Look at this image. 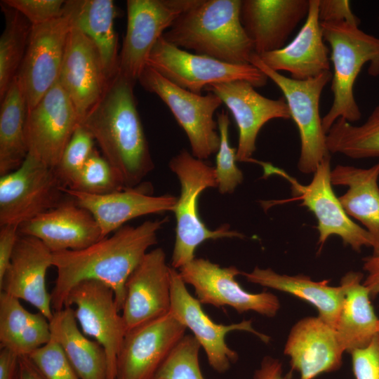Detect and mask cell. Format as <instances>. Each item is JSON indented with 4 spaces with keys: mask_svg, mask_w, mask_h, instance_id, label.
<instances>
[{
    "mask_svg": "<svg viewBox=\"0 0 379 379\" xmlns=\"http://www.w3.org/2000/svg\"><path fill=\"white\" fill-rule=\"evenodd\" d=\"M167 218L147 220L138 226L124 225L92 245L80 250L53 253L57 277L51 295L53 311L65 307L71 289L84 280L99 281L110 287L121 312L125 285L149 247L157 243V233Z\"/></svg>",
    "mask_w": 379,
    "mask_h": 379,
    "instance_id": "6da1fadb",
    "label": "cell"
},
{
    "mask_svg": "<svg viewBox=\"0 0 379 379\" xmlns=\"http://www.w3.org/2000/svg\"><path fill=\"white\" fill-rule=\"evenodd\" d=\"M134 85L118 72L81 124L92 134L125 187L138 185L154 168Z\"/></svg>",
    "mask_w": 379,
    "mask_h": 379,
    "instance_id": "7a4b0ae2",
    "label": "cell"
},
{
    "mask_svg": "<svg viewBox=\"0 0 379 379\" xmlns=\"http://www.w3.org/2000/svg\"><path fill=\"white\" fill-rule=\"evenodd\" d=\"M241 0H199L163 34L184 50L234 64H250L253 46L241 21Z\"/></svg>",
    "mask_w": 379,
    "mask_h": 379,
    "instance_id": "3957f363",
    "label": "cell"
},
{
    "mask_svg": "<svg viewBox=\"0 0 379 379\" xmlns=\"http://www.w3.org/2000/svg\"><path fill=\"white\" fill-rule=\"evenodd\" d=\"M321 26L324 39L331 48L330 62L333 68V100L322 117V126L327 133L339 118L350 123L361 119V113L354 95V83L366 63L368 74L379 76V38L346 22H324Z\"/></svg>",
    "mask_w": 379,
    "mask_h": 379,
    "instance_id": "277c9868",
    "label": "cell"
},
{
    "mask_svg": "<svg viewBox=\"0 0 379 379\" xmlns=\"http://www.w3.org/2000/svg\"><path fill=\"white\" fill-rule=\"evenodd\" d=\"M169 168L180 183V194L173 212L176 220L175 241L171 256V267L179 270L195 258L197 248L210 239L244 238L227 224L209 229L198 213V199L210 187H217L213 166L182 149L169 162Z\"/></svg>",
    "mask_w": 379,
    "mask_h": 379,
    "instance_id": "5b68a950",
    "label": "cell"
},
{
    "mask_svg": "<svg viewBox=\"0 0 379 379\" xmlns=\"http://www.w3.org/2000/svg\"><path fill=\"white\" fill-rule=\"evenodd\" d=\"M250 64L272 80L282 92L291 118L300 135L298 168L302 173H314L319 164L330 157L331 154L326 145L319 103L324 87L332 79V72L326 71L305 80L294 79L270 68L255 53L251 57Z\"/></svg>",
    "mask_w": 379,
    "mask_h": 379,
    "instance_id": "8992f818",
    "label": "cell"
},
{
    "mask_svg": "<svg viewBox=\"0 0 379 379\" xmlns=\"http://www.w3.org/2000/svg\"><path fill=\"white\" fill-rule=\"evenodd\" d=\"M250 162L261 166L264 176L277 175L289 182L293 196L292 200L300 201V205L307 207L317 220L319 250L331 236L339 237L344 245L350 246L357 252H361L364 246L372 247L371 234L346 213L333 190L331 157L319 164L307 185H302L285 171L268 162L253 158Z\"/></svg>",
    "mask_w": 379,
    "mask_h": 379,
    "instance_id": "52a82bcc",
    "label": "cell"
},
{
    "mask_svg": "<svg viewBox=\"0 0 379 379\" xmlns=\"http://www.w3.org/2000/svg\"><path fill=\"white\" fill-rule=\"evenodd\" d=\"M138 81L156 94L168 107L190 142L192 154L205 160L217 153L220 134L214 114L222 104L215 94H196L174 84L153 68L146 66Z\"/></svg>",
    "mask_w": 379,
    "mask_h": 379,
    "instance_id": "ba28073f",
    "label": "cell"
},
{
    "mask_svg": "<svg viewBox=\"0 0 379 379\" xmlns=\"http://www.w3.org/2000/svg\"><path fill=\"white\" fill-rule=\"evenodd\" d=\"M149 66L174 84L201 95L211 84L244 80L255 88L266 85L268 78L251 64L234 65L182 49L161 36L150 53Z\"/></svg>",
    "mask_w": 379,
    "mask_h": 379,
    "instance_id": "9c48e42d",
    "label": "cell"
},
{
    "mask_svg": "<svg viewBox=\"0 0 379 379\" xmlns=\"http://www.w3.org/2000/svg\"><path fill=\"white\" fill-rule=\"evenodd\" d=\"M55 168L28 153L16 170L0 177V226L20 225L58 206L67 194Z\"/></svg>",
    "mask_w": 379,
    "mask_h": 379,
    "instance_id": "30bf717a",
    "label": "cell"
},
{
    "mask_svg": "<svg viewBox=\"0 0 379 379\" xmlns=\"http://www.w3.org/2000/svg\"><path fill=\"white\" fill-rule=\"evenodd\" d=\"M199 0H128L127 25L119 73L135 84L158 40Z\"/></svg>",
    "mask_w": 379,
    "mask_h": 379,
    "instance_id": "8fae6325",
    "label": "cell"
},
{
    "mask_svg": "<svg viewBox=\"0 0 379 379\" xmlns=\"http://www.w3.org/2000/svg\"><path fill=\"white\" fill-rule=\"evenodd\" d=\"M178 270L201 304L218 308L227 305L239 314L253 311L268 317H274L280 309L279 300L272 293L244 290L236 280L241 272L234 266L222 267L208 259L195 258Z\"/></svg>",
    "mask_w": 379,
    "mask_h": 379,
    "instance_id": "7c38bea8",
    "label": "cell"
},
{
    "mask_svg": "<svg viewBox=\"0 0 379 379\" xmlns=\"http://www.w3.org/2000/svg\"><path fill=\"white\" fill-rule=\"evenodd\" d=\"M75 306L74 316L81 331L105 349L109 379H116L117 357L126 333L113 290L96 280H84L69 293L65 307Z\"/></svg>",
    "mask_w": 379,
    "mask_h": 379,
    "instance_id": "4fadbf2b",
    "label": "cell"
},
{
    "mask_svg": "<svg viewBox=\"0 0 379 379\" xmlns=\"http://www.w3.org/2000/svg\"><path fill=\"white\" fill-rule=\"evenodd\" d=\"M171 277L170 312L193 333L204 349L210 366L215 371L225 373L232 364L238 359L237 352L231 349L225 341V336L230 332L247 331L255 335L265 343L269 342V336L253 328L251 320H244L229 325L215 324L204 312L198 299L190 293L178 270L171 267Z\"/></svg>",
    "mask_w": 379,
    "mask_h": 379,
    "instance_id": "5bb4252c",
    "label": "cell"
},
{
    "mask_svg": "<svg viewBox=\"0 0 379 379\" xmlns=\"http://www.w3.org/2000/svg\"><path fill=\"white\" fill-rule=\"evenodd\" d=\"M186 331L170 312L128 331L117 357L116 379H154Z\"/></svg>",
    "mask_w": 379,
    "mask_h": 379,
    "instance_id": "9a60e30c",
    "label": "cell"
},
{
    "mask_svg": "<svg viewBox=\"0 0 379 379\" xmlns=\"http://www.w3.org/2000/svg\"><path fill=\"white\" fill-rule=\"evenodd\" d=\"M71 24L62 15L53 20L32 25L27 51L18 73L28 111L58 81Z\"/></svg>",
    "mask_w": 379,
    "mask_h": 379,
    "instance_id": "2e32d148",
    "label": "cell"
},
{
    "mask_svg": "<svg viewBox=\"0 0 379 379\" xmlns=\"http://www.w3.org/2000/svg\"><path fill=\"white\" fill-rule=\"evenodd\" d=\"M79 124L75 108L58 81L27 112L26 138L29 154L55 168Z\"/></svg>",
    "mask_w": 379,
    "mask_h": 379,
    "instance_id": "e0dca14e",
    "label": "cell"
},
{
    "mask_svg": "<svg viewBox=\"0 0 379 379\" xmlns=\"http://www.w3.org/2000/svg\"><path fill=\"white\" fill-rule=\"evenodd\" d=\"M218 96L232 113L239 131L237 161L249 162L262 126L274 119H291L284 98L271 99L258 93L244 80L214 84L205 91Z\"/></svg>",
    "mask_w": 379,
    "mask_h": 379,
    "instance_id": "ac0fdd59",
    "label": "cell"
},
{
    "mask_svg": "<svg viewBox=\"0 0 379 379\" xmlns=\"http://www.w3.org/2000/svg\"><path fill=\"white\" fill-rule=\"evenodd\" d=\"M171 267L163 248L148 251L128 278L122 308L126 332L170 312Z\"/></svg>",
    "mask_w": 379,
    "mask_h": 379,
    "instance_id": "d6986e66",
    "label": "cell"
},
{
    "mask_svg": "<svg viewBox=\"0 0 379 379\" xmlns=\"http://www.w3.org/2000/svg\"><path fill=\"white\" fill-rule=\"evenodd\" d=\"M62 190L93 215L100 228L102 239L132 219L173 212L178 200L176 197L168 194L153 195V187L149 182H141L135 187L105 194H88L65 187Z\"/></svg>",
    "mask_w": 379,
    "mask_h": 379,
    "instance_id": "ffe728a7",
    "label": "cell"
},
{
    "mask_svg": "<svg viewBox=\"0 0 379 379\" xmlns=\"http://www.w3.org/2000/svg\"><path fill=\"white\" fill-rule=\"evenodd\" d=\"M58 81L71 100L81 124L109 82L95 46L72 25Z\"/></svg>",
    "mask_w": 379,
    "mask_h": 379,
    "instance_id": "44dd1931",
    "label": "cell"
},
{
    "mask_svg": "<svg viewBox=\"0 0 379 379\" xmlns=\"http://www.w3.org/2000/svg\"><path fill=\"white\" fill-rule=\"evenodd\" d=\"M53 252L39 239L20 234L0 290L36 307L50 321L53 316L46 276Z\"/></svg>",
    "mask_w": 379,
    "mask_h": 379,
    "instance_id": "7402d4cb",
    "label": "cell"
},
{
    "mask_svg": "<svg viewBox=\"0 0 379 379\" xmlns=\"http://www.w3.org/2000/svg\"><path fill=\"white\" fill-rule=\"evenodd\" d=\"M19 233L39 239L53 253L83 249L102 239L93 215L72 197L20 225Z\"/></svg>",
    "mask_w": 379,
    "mask_h": 379,
    "instance_id": "603a6c76",
    "label": "cell"
},
{
    "mask_svg": "<svg viewBox=\"0 0 379 379\" xmlns=\"http://www.w3.org/2000/svg\"><path fill=\"white\" fill-rule=\"evenodd\" d=\"M342 347L336 331L319 317L300 319L291 328L284 353L299 379H314L338 370L343 363Z\"/></svg>",
    "mask_w": 379,
    "mask_h": 379,
    "instance_id": "cb8c5ba5",
    "label": "cell"
},
{
    "mask_svg": "<svg viewBox=\"0 0 379 379\" xmlns=\"http://www.w3.org/2000/svg\"><path fill=\"white\" fill-rule=\"evenodd\" d=\"M308 10L309 0H241V21L254 53L261 55L284 46Z\"/></svg>",
    "mask_w": 379,
    "mask_h": 379,
    "instance_id": "d4e9b609",
    "label": "cell"
},
{
    "mask_svg": "<svg viewBox=\"0 0 379 379\" xmlns=\"http://www.w3.org/2000/svg\"><path fill=\"white\" fill-rule=\"evenodd\" d=\"M319 0H309L305 21L293 39L282 48L258 55L272 69L305 80L330 70L329 50L319 19Z\"/></svg>",
    "mask_w": 379,
    "mask_h": 379,
    "instance_id": "484cf974",
    "label": "cell"
},
{
    "mask_svg": "<svg viewBox=\"0 0 379 379\" xmlns=\"http://www.w3.org/2000/svg\"><path fill=\"white\" fill-rule=\"evenodd\" d=\"M379 162L368 168L337 165L331 172L333 185L347 187L338 199L350 216L359 221L373 239V255L379 256Z\"/></svg>",
    "mask_w": 379,
    "mask_h": 379,
    "instance_id": "4316f807",
    "label": "cell"
},
{
    "mask_svg": "<svg viewBox=\"0 0 379 379\" xmlns=\"http://www.w3.org/2000/svg\"><path fill=\"white\" fill-rule=\"evenodd\" d=\"M62 13L95 46L108 81L119 72L118 37L114 29L116 7L112 0L65 1Z\"/></svg>",
    "mask_w": 379,
    "mask_h": 379,
    "instance_id": "83f0119b",
    "label": "cell"
},
{
    "mask_svg": "<svg viewBox=\"0 0 379 379\" xmlns=\"http://www.w3.org/2000/svg\"><path fill=\"white\" fill-rule=\"evenodd\" d=\"M363 277L361 272L351 271L340 283L344 299L335 330L342 347L349 354L366 347L378 333L379 319L363 284Z\"/></svg>",
    "mask_w": 379,
    "mask_h": 379,
    "instance_id": "f1b7e54d",
    "label": "cell"
},
{
    "mask_svg": "<svg viewBox=\"0 0 379 379\" xmlns=\"http://www.w3.org/2000/svg\"><path fill=\"white\" fill-rule=\"evenodd\" d=\"M247 281L293 295L316 307L319 317L335 328L344 299L343 287L331 286L329 280L313 281L304 274L287 275L271 268L255 267L250 272L241 274Z\"/></svg>",
    "mask_w": 379,
    "mask_h": 379,
    "instance_id": "f546056e",
    "label": "cell"
},
{
    "mask_svg": "<svg viewBox=\"0 0 379 379\" xmlns=\"http://www.w3.org/2000/svg\"><path fill=\"white\" fill-rule=\"evenodd\" d=\"M51 336L58 343L80 379H109L104 347L79 329L72 307L54 311Z\"/></svg>",
    "mask_w": 379,
    "mask_h": 379,
    "instance_id": "4dcf8cb0",
    "label": "cell"
},
{
    "mask_svg": "<svg viewBox=\"0 0 379 379\" xmlns=\"http://www.w3.org/2000/svg\"><path fill=\"white\" fill-rule=\"evenodd\" d=\"M51 338L50 322L41 312L27 310L20 300L0 292V346L28 356Z\"/></svg>",
    "mask_w": 379,
    "mask_h": 379,
    "instance_id": "1f68e13d",
    "label": "cell"
},
{
    "mask_svg": "<svg viewBox=\"0 0 379 379\" xmlns=\"http://www.w3.org/2000/svg\"><path fill=\"white\" fill-rule=\"evenodd\" d=\"M27 112L26 97L16 76L1 100V175L18 168L27 157L29 153L26 138Z\"/></svg>",
    "mask_w": 379,
    "mask_h": 379,
    "instance_id": "d6a6232c",
    "label": "cell"
},
{
    "mask_svg": "<svg viewBox=\"0 0 379 379\" xmlns=\"http://www.w3.org/2000/svg\"><path fill=\"white\" fill-rule=\"evenodd\" d=\"M326 145L330 153L352 159L379 157V105L361 125L337 119L326 133Z\"/></svg>",
    "mask_w": 379,
    "mask_h": 379,
    "instance_id": "836d02e7",
    "label": "cell"
},
{
    "mask_svg": "<svg viewBox=\"0 0 379 379\" xmlns=\"http://www.w3.org/2000/svg\"><path fill=\"white\" fill-rule=\"evenodd\" d=\"M6 25L0 37V100L18 75L23 61L32 25L18 11L1 2Z\"/></svg>",
    "mask_w": 379,
    "mask_h": 379,
    "instance_id": "e575fe53",
    "label": "cell"
},
{
    "mask_svg": "<svg viewBox=\"0 0 379 379\" xmlns=\"http://www.w3.org/2000/svg\"><path fill=\"white\" fill-rule=\"evenodd\" d=\"M69 189L92 194H105L126 188L119 176L95 149Z\"/></svg>",
    "mask_w": 379,
    "mask_h": 379,
    "instance_id": "d590c367",
    "label": "cell"
},
{
    "mask_svg": "<svg viewBox=\"0 0 379 379\" xmlns=\"http://www.w3.org/2000/svg\"><path fill=\"white\" fill-rule=\"evenodd\" d=\"M217 123L220 138L214 167L217 187L222 194H230L242 182L244 175L236 164L237 149L232 147L230 144V121L227 112L222 110L218 114Z\"/></svg>",
    "mask_w": 379,
    "mask_h": 379,
    "instance_id": "8d00e7d4",
    "label": "cell"
},
{
    "mask_svg": "<svg viewBox=\"0 0 379 379\" xmlns=\"http://www.w3.org/2000/svg\"><path fill=\"white\" fill-rule=\"evenodd\" d=\"M201 345L192 335H185L158 370L154 379H205L199 365Z\"/></svg>",
    "mask_w": 379,
    "mask_h": 379,
    "instance_id": "74e56055",
    "label": "cell"
},
{
    "mask_svg": "<svg viewBox=\"0 0 379 379\" xmlns=\"http://www.w3.org/2000/svg\"><path fill=\"white\" fill-rule=\"evenodd\" d=\"M95 139L82 124L75 129L55 167L56 173L65 187H69L95 150Z\"/></svg>",
    "mask_w": 379,
    "mask_h": 379,
    "instance_id": "f35d334b",
    "label": "cell"
},
{
    "mask_svg": "<svg viewBox=\"0 0 379 379\" xmlns=\"http://www.w3.org/2000/svg\"><path fill=\"white\" fill-rule=\"evenodd\" d=\"M45 379H80L63 350L51 340L28 355Z\"/></svg>",
    "mask_w": 379,
    "mask_h": 379,
    "instance_id": "ab89813d",
    "label": "cell"
},
{
    "mask_svg": "<svg viewBox=\"0 0 379 379\" xmlns=\"http://www.w3.org/2000/svg\"><path fill=\"white\" fill-rule=\"evenodd\" d=\"M1 2L21 13L32 25H38L60 17L65 1L3 0Z\"/></svg>",
    "mask_w": 379,
    "mask_h": 379,
    "instance_id": "60d3db41",
    "label": "cell"
},
{
    "mask_svg": "<svg viewBox=\"0 0 379 379\" xmlns=\"http://www.w3.org/2000/svg\"><path fill=\"white\" fill-rule=\"evenodd\" d=\"M350 354L355 379H379V333L368 345Z\"/></svg>",
    "mask_w": 379,
    "mask_h": 379,
    "instance_id": "b9f144b4",
    "label": "cell"
},
{
    "mask_svg": "<svg viewBox=\"0 0 379 379\" xmlns=\"http://www.w3.org/2000/svg\"><path fill=\"white\" fill-rule=\"evenodd\" d=\"M319 19L324 22H346L359 26L360 19L353 13L348 0H319Z\"/></svg>",
    "mask_w": 379,
    "mask_h": 379,
    "instance_id": "7bdbcfd3",
    "label": "cell"
},
{
    "mask_svg": "<svg viewBox=\"0 0 379 379\" xmlns=\"http://www.w3.org/2000/svg\"><path fill=\"white\" fill-rule=\"evenodd\" d=\"M19 237L18 225L0 226V280L10 264Z\"/></svg>",
    "mask_w": 379,
    "mask_h": 379,
    "instance_id": "ee69618b",
    "label": "cell"
},
{
    "mask_svg": "<svg viewBox=\"0 0 379 379\" xmlns=\"http://www.w3.org/2000/svg\"><path fill=\"white\" fill-rule=\"evenodd\" d=\"M363 269L367 272L363 284L371 298H375L379 295V256L372 255L363 258Z\"/></svg>",
    "mask_w": 379,
    "mask_h": 379,
    "instance_id": "f6af8a7d",
    "label": "cell"
},
{
    "mask_svg": "<svg viewBox=\"0 0 379 379\" xmlns=\"http://www.w3.org/2000/svg\"><path fill=\"white\" fill-rule=\"evenodd\" d=\"M253 379H291L283 375L282 363L270 356L265 357L260 367L255 371Z\"/></svg>",
    "mask_w": 379,
    "mask_h": 379,
    "instance_id": "bcb514c9",
    "label": "cell"
},
{
    "mask_svg": "<svg viewBox=\"0 0 379 379\" xmlns=\"http://www.w3.org/2000/svg\"><path fill=\"white\" fill-rule=\"evenodd\" d=\"M19 356L8 348L0 351V379H17Z\"/></svg>",
    "mask_w": 379,
    "mask_h": 379,
    "instance_id": "7dc6e473",
    "label": "cell"
},
{
    "mask_svg": "<svg viewBox=\"0 0 379 379\" xmlns=\"http://www.w3.org/2000/svg\"><path fill=\"white\" fill-rule=\"evenodd\" d=\"M17 379H45L28 356L19 357Z\"/></svg>",
    "mask_w": 379,
    "mask_h": 379,
    "instance_id": "c3c4849f",
    "label": "cell"
},
{
    "mask_svg": "<svg viewBox=\"0 0 379 379\" xmlns=\"http://www.w3.org/2000/svg\"><path fill=\"white\" fill-rule=\"evenodd\" d=\"M378 21H379V17H378Z\"/></svg>",
    "mask_w": 379,
    "mask_h": 379,
    "instance_id": "681fc988",
    "label": "cell"
}]
</instances>
